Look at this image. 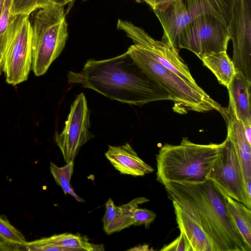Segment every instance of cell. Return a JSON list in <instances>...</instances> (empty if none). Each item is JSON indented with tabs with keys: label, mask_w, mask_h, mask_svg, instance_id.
I'll return each instance as SVG.
<instances>
[{
	"label": "cell",
	"mask_w": 251,
	"mask_h": 251,
	"mask_svg": "<svg viewBox=\"0 0 251 251\" xmlns=\"http://www.w3.org/2000/svg\"><path fill=\"white\" fill-rule=\"evenodd\" d=\"M229 27L215 17L200 15L193 18L180 33L179 49L188 50L201 60L204 56L227 50Z\"/></svg>",
	"instance_id": "cell-7"
},
{
	"label": "cell",
	"mask_w": 251,
	"mask_h": 251,
	"mask_svg": "<svg viewBox=\"0 0 251 251\" xmlns=\"http://www.w3.org/2000/svg\"><path fill=\"white\" fill-rule=\"evenodd\" d=\"M251 80L236 71L227 88L231 111L244 125H251Z\"/></svg>",
	"instance_id": "cell-15"
},
{
	"label": "cell",
	"mask_w": 251,
	"mask_h": 251,
	"mask_svg": "<svg viewBox=\"0 0 251 251\" xmlns=\"http://www.w3.org/2000/svg\"><path fill=\"white\" fill-rule=\"evenodd\" d=\"M51 3L52 0H11V13L13 16L29 15Z\"/></svg>",
	"instance_id": "cell-24"
},
{
	"label": "cell",
	"mask_w": 251,
	"mask_h": 251,
	"mask_svg": "<svg viewBox=\"0 0 251 251\" xmlns=\"http://www.w3.org/2000/svg\"><path fill=\"white\" fill-rule=\"evenodd\" d=\"M68 83L79 84L111 100L142 106L169 100L166 91L149 77L127 52L107 59L87 61L80 72L69 71Z\"/></svg>",
	"instance_id": "cell-1"
},
{
	"label": "cell",
	"mask_w": 251,
	"mask_h": 251,
	"mask_svg": "<svg viewBox=\"0 0 251 251\" xmlns=\"http://www.w3.org/2000/svg\"><path fill=\"white\" fill-rule=\"evenodd\" d=\"M105 156L122 174L142 176L154 171L139 157L127 143L121 146H109Z\"/></svg>",
	"instance_id": "cell-14"
},
{
	"label": "cell",
	"mask_w": 251,
	"mask_h": 251,
	"mask_svg": "<svg viewBox=\"0 0 251 251\" xmlns=\"http://www.w3.org/2000/svg\"><path fill=\"white\" fill-rule=\"evenodd\" d=\"M47 238L51 243L64 248L67 251L104 250V247L102 245L92 244L85 237L72 233H64L56 234Z\"/></svg>",
	"instance_id": "cell-21"
},
{
	"label": "cell",
	"mask_w": 251,
	"mask_h": 251,
	"mask_svg": "<svg viewBox=\"0 0 251 251\" xmlns=\"http://www.w3.org/2000/svg\"><path fill=\"white\" fill-rule=\"evenodd\" d=\"M22 250L30 251H67V250L64 248L51 243L48 240L47 237L31 242H26L23 247Z\"/></svg>",
	"instance_id": "cell-26"
},
{
	"label": "cell",
	"mask_w": 251,
	"mask_h": 251,
	"mask_svg": "<svg viewBox=\"0 0 251 251\" xmlns=\"http://www.w3.org/2000/svg\"><path fill=\"white\" fill-rule=\"evenodd\" d=\"M126 52L137 66L168 93L173 110L184 114L189 111L204 112L223 107L198 84H192L159 63L143 47L134 44Z\"/></svg>",
	"instance_id": "cell-4"
},
{
	"label": "cell",
	"mask_w": 251,
	"mask_h": 251,
	"mask_svg": "<svg viewBox=\"0 0 251 251\" xmlns=\"http://www.w3.org/2000/svg\"><path fill=\"white\" fill-rule=\"evenodd\" d=\"M164 186L172 202L201 225L214 251H251L228 215L225 196L210 180L170 182Z\"/></svg>",
	"instance_id": "cell-2"
},
{
	"label": "cell",
	"mask_w": 251,
	"mask_h": 251,
	"mask_svg": "<svg viewBox=\"0 0 251 251\" xmlns=\"http://www.w3.org/2000/svg\"><path fill=\"white\" fill-rule=\"evenodd\" d=\"M74 165V161L67 163L62 167H59L53 162H50V171L56 183L62 188L65 194H70L78 201L84 202V200L75 193L71 185Z\"/></svg>",
	"instance_id": "cell-23"
},
{
	"label": "cell",
	"mask_w": 251,
	"mask_h": 251,
	"mask_svg": "<svg viewBox=\"0 0 251 251\" xmlns=\"http://www.w3.org/2000/svg\"><path fill=\"white\" fill-rule=\"evenodd\" d=\"M74 0H52V3L61 6H64L67 3L74 1Z\"/></svg>",
	"instance_id": "cell-31"
},
{
	"label": "cell",
	"mask_w": 251,
	"mask_h": 251,
	"mask_svg": "<svg viewBox=\"0 0 251 251\" xmlns=\"http://www.w3.org/2000/svg\"><path fill=\"white\" fill-rule=\"evenodd\" d=\"M32 26L29 15L13 16L0 50V75L16 85L26 80L31 69Z\"/></svg>",
	"instance_id": "cell-6"
},
{
	"label": "cell",
	"mask_w": 251,
	"mask_h": 251,
	"mask_svg": "<svg viewBox=\"0 0 251 251\" xmlns=\"http://www.w3.org/2000/svg\"><path fill=\"white\" fill-rule=\"evenodd\" d=\"M149 201L145 197H138L126 204L117 206L111 199H109L105 203V212L103 219L105 232L109 235L133 225L132 210Z\"/></svg>",
	"instance_id": "cell-16"
},
{
	"label": "cell",
	"mask_w": 251,
	"mask_h": 251,
	"mask_svg": "<svg viewBox=\"0 0 251 251\" xmlns=\"http://www.w3.org/2000/svg\"><path fill=\"white\" fill-rule=\"evenodd\" d=\"M26 242L19 230L0 216V247L2 251L22 250Z\"/></svg>",
	"instance_id": "cell-22"
},
{
	"label": "cell",
	"mask_w": 251,
	"mask_h": 251,
	"mask_svg": "<svg viewBox=\"0 0 251 251\" xmlns=\"http://www.w3.org/2000/svg\"><path fill=\"white\" fill-rule=\"evenodd\" d=\"M244 127L246 138L248 142L251 144V125H244Z\"/></svg>",
	"instance_id": "cell-30"
},
{
	"label": "cell",
	"mask_w": 251,
	"mask_h": 251,
	"mask_svg": "<svg viewBox=\"0 0 251 251\" xmlns=\"http://www.w3.org/2000/svg\"><path fill=\"white\" fill-rule=\"evenodd\" d=\"M156 217V214L152 211L139 208L138 206L134 207L132 211L134 226L145 225L148 227Z\"/></svg>",
	"instance_id": "cell-25"
},
{
	"label": "cell",
	"mask_w": 251,
	"mask_h": 251,
	"mask_svg": "<svg viewBox=\"0 0 251 251\" xmlns=\"http://www.w3.org/2000/svg\"><path fill=\"white\" fill-rule=\"evenodd\" d=\"M153 12L163 28L161 41L178 50L180 33L193 19L183 0H174Z\"/></svg>",
	"instance_id": "cell-12"
},
{
	"label": "cell",
	"mask_w": 251,
	"mask_h": 251,
	"mask_svg": "<svg viewBox=\"0 0 251 251\" xmlns=\"http://www.w3.org/2000/svg\"><path fill=\"white\" fill-rule=\"evenodd\" d=\"M192 18L213 16L229 27L234 0H183Z\"/></svg>",
	"instance_id": "cell-18"
},
{
	"label": "cell",
	"mask_w": 251,
	"mask_h": 251,
	"mask_svg": "<svg viewBox=\"0 0 251 251\" xmlns=\"http://www.w3.org/2000/svg\"><path fill=\"white\" fill-rule=\"evenodd\" d=\"M229 29L236 71L251 80V0H234Z\"/></svg>",
	"instance_id": "cell-11"
},
{
	"label": "cell",
	"mask_w": 251,
	"mask_h": 251,
	"mask_svg": "<svg viewBox=\"0 0 251 251\" xmlns=\"http://www.w3.org/2000/svg\"><path fill=\"white\" fill-rule=\"evenodd\" d=\"M225 201L229 216L247 244L251 248V209L229 197L225 196Z\"/></svg>",
	"instance_id": "cell-20"
},
{
	"label": "cell",
	"mask_w": 251,
	"mask_h": 251,
	"mask_svg": "<svg viewBox=\"0 0 251 251\" xmlns=\"http://www.w3.org/2000/svg\"><path fill=\"white\" fill-rule=\"evenodd\" d=\"M5 0H0V15L2 11Z\"/></svg>",
	"instance_id": "cell-32"
},
{
	"label": "cell",
	"mask_w": 251,
	"mask_h": 251,
	"mask_svg": "<svg viewBox=\"0 0 251 251\" xmlns=\"http://www.w3.org/2000/svg\"><path fill=\"white\" fill-rule=\"evenodd\" d=\"M153 10L160 8L161 7L171 2L174 0H144Z\"/></svg>",
	"instance_id": "cell-29"
},
{
	"label": "cell",
	"mask_w": 251,
	"mask_h": 251,
	"mask_svg": "<svg viewBox=\"0 0 251 251\" xmlns=\"http://www.w3.org/2000/svg\"><path fill=\"white\" fill-rule=\"evenodd\" d=\"M63 7L51 3L34 16L31 69L37 76L46 73L65 48L68 32Z\"/></svg>",
	"instance_id": "cell-5"
},
{
	"label": "cell",
	"mask_w": 251,
	"mask_h": 251,
	"mask_svg": "<svg viewBox=\"0 0 251 251\" xmlns=\"http://www.w3.org/2000/svg\"><path fill=\"white\" fill-rule=\"evenodd\" d=\"M0 251H2V250L0 247Z\"/></svg>",
	"instance_id": "cell-34"
},
{
	"label": "cell",
	"mask_w": 251,
	"mask_h": 251,
	"mask_svg": "<svg viewBox=\"0 0 251 251\" xmlns=\"http://www.w3.org/2000/svg\"><path fill=\"white\" fill-rule=\"evenodd\" d=\"M201 60L203 65L213 73L219 82L227 88L236 71L226 51L206 55Z\"/></svg>",
	"instance_id": "cell-19"
},
{
	"label": "cell",
	"mask_w": 251,
	"mask_h": 251,
	"mask_svg": "<svg viewBox=\"0 0 251 251\" xmlns=\"http://www.w3.org/2000/svg\"><path fill=\"white\" fill-rule=\"evenodd\" d=\"M161 251H192L191 247L184 235L180 232L179 235L172 242L164 246Z\"/></svg>",
	"instance_id": "cell-28"
},
{
	"label": "cell",
	"mask_w": 251,
	"mask_h": 251,
	"mask_svg": "<svg viewBox=\"0 0 251 251\" xmlns=\"http://www.w3.org/2000/svg\"><path fill=\"white\" fill-rule=\"evenodd\" d=\"M90 126L87 100L81 93L71 106L63 130L55 134V141L66 163L74 161L80 148L94 137L89 131Z\"/></svg>",
	"instance_id": "cell-9"
},
{
	"label": "cell",
	"mask_w": 251,
	"mask_h": 251,
	"mask_svg": "<svg viewBox=\"0 0 251 251\" xmlns=\"http://www.w3.org/2000/svg\"><path fill=\"white\" fill-rule=\"evenodd\" d=\"M225 196L251 208V198L246 192L242 169L235 150L226 136L221 143L219 154L207 176Z\"/></svg>",
	"instance_id": "cell-8"
},
{
	"label": "cell",
	"mask_w": 251,
	"mask_h": 251,
	"mask_svg": "<svg viewBox=\"0 0 251 251\" xmlns=\"http://www.w3.org/2000/svg\"><path fill=\"white\" fill-rule=\"evenodd\" d=\"M221 144H199L183 138L179 145L166 144L156 155V180L168 182L206 181L220 151Z\"/></svg>",
	"instance_id": "cell-3"
},
{
	"label": "cell",
	"mask_w": 251,
	"mask_h": 251,
	"mask_svg": "<svg viewBox=\"0 0 251 251\" xmlns=\"http://www.w3.org/2000/svg\"><path fill=\"white\" fill-rule=\"evenodd\" d=\"M11 0H5L0 15V50L13 18L11 13Z\"/></svg>",
	"instance_id": "cell-27"
},
{
	"label": "cell",
	"mask_w": 251,
	"mask_h": 251,
	"mask_svg": "<svg viewBox=\"0 0 251 251\" xmlns=\"http://www.w3.org/2000/svg\"><path fill=\"white\" fill-rule=\"evenodd\" d=\"M178 228L188 241L192 251H214L212 243L201 225L173 202Z\"/></svg>",
	"instance_id": "cell-17"
},
{
	"label": "cell",
	"mask_w": 251,
	"mask_h": 251,
	"mask_svg": "<svg viewBox=\"0 0 251 251\" xmlns=\"http://www.w3.org/2000/svg\"><path fill=\"white\" fill-rule=\"evenodd\" d=\"M135 1L138 3L141 2V0H135Z\"/></svg>",
	"instance_id": "cell-33"
},
{
	"label": "cell",
	"mask_w": 251,
	"mask_h": 251,
	"mask_svg": "<svg viewBox=\"0 0 251 251\" xmlns=\"http://www.w3.org/2000/svg\"><path fill=\"white\" fill-rule=\"evenodd\" d=\"M117 27L124 31L134 44L146 49L159 63L185 81L197 85L187 65L179 56L178 50L162 41L155 40L143 29L129 21L119 19Z\"/></svg>",
	"instance_id": "cell-10"
},
{
	"label": "cell",
	"mask_w": 251,
	"mask_h": 251,
	"mask_svg": "<svg viewBox=\"0 0 251 251\" xmlns=\"http://www.w3.org/2000/svg\"><path fill=\"white\" fill-rule=\"evenodd\" d=\"M227 123V137L235 150L240 163L245 188L251 198V144L245 135L244 125L235 115L227 108L221 113Z\"/></svg>",
	"instance_id": "cell-13"
}]
</instances>
